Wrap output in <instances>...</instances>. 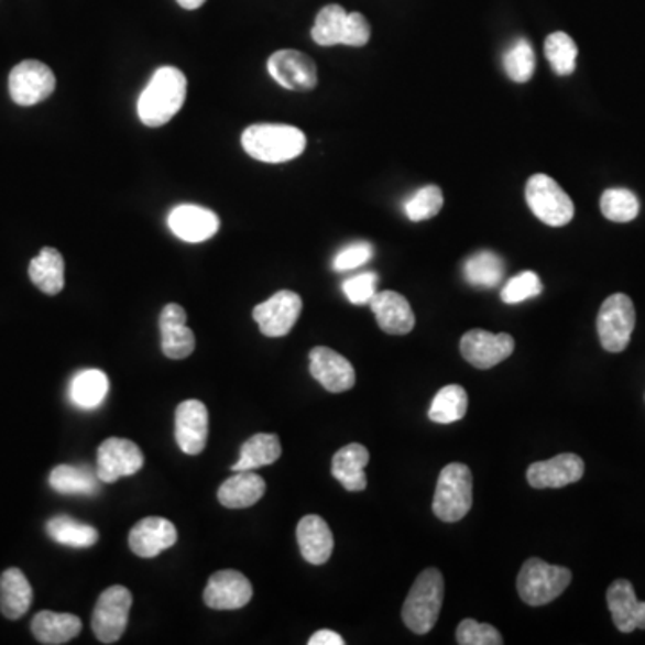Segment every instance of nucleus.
Wrapping results in <instances>:
<instances>
[{
	"label": "nucleus",
	"mask_w": 645,
	"mask_h": 645,
	"mask_svg": "<svg viewBox=\"0 0 645 645\" xmlns=\"http://www.w3.org/2000/svg\"><path fill=\"white\" fill-rule=\"evenodd\" d=\"M602 216L613 222H630L641 212V203L627 188H608L601 196Z\"/></svg>",
	"instance_id": "nucleus-37"
},
{
	"label": "nucleus",
	"mask_w": 645,
	"mask_h": 645,
	"mask_svg": "<svg viewBox=\"0 0 645 645\" xmlns=\"http://www.w3.org/2000/svg\"><path fill=\"white\" fill-rule=\"evenodd\" d=\"M176 539H178V531L174 527L173 522L160 518V516H150V518L136 522L128 536L131 550L140 558L158 556L165 549H171L176 544Z\"/></svg>",
	"instance_id": "nucleus-20"
},
{
	"label": "nucleus",
	"mask_w": 645,
	"mask_h": 645,
	"mask_svg": "<svg viewBox=\"0 0 645 645\" xmlns=\"http://www.w3.org/2000/svg\"><path fill=\"white\" fill-rule=\"evenodd\" d=\"M304 308L299 294L278 291L264 304L253 308V318L265 338H284L293 330Z\"/></svg>",
	"instance_id": "nucleus-11"
},
{
	"label": "nucleus",
	"mask_w": 645,
	"mask_h": 645,
	"mask_svg": "<svg viewBox=\"0 0 645 645\" xmlns=\"http://www.w3.org/2000/svg\"><path fill=\"white\" fill-rule=\"evenodd\" d=\"M47 535L56 544L67 545L73 549H88L97 544L99 533L92 525L74 521L70 516H54L47 522Z\"/></svg>",
	"instance_id": "nucleus-32"
},
{
	"label": "nucleus",
	"mask_w": 645,
	"mask_h": 645,
	"mask_svg": "<svg viewBox=\"0 0 645 645\" xmlns=\"http://www.w3.org/2000/svg\"><path fill=\"white\" fill-rule=\"evenodd\" d=\"M242 147L251 158L264 164H284L298 158L307 147L304 131L289 124H253L241 136Z\"/></svg>",
	"instance_id": "nucleus-2"
},
{
	"label": "nucleus",
	"mask_w": 645,
	"mask_h": 645,
	"mask_svg": "<svg viewBox=\"0 0 645 645\" xmlns=\"http://www.w3.org/2000/svg\"><path fill=\"white\" fill-rule=\"evenodd\" d=\"M81 619L73 613L40 612L31 622V631L40 644L62 645L81 633Z\"/></svg>",
	"instance_id": "nucleus-26"
},
{
	"label": "nucleus",
	"mask_w": 645,
	"mask_h": 645,
	"mask_svg": "<svg viewBox=\"0 0 645 645\" xmlns=\"http://www.w3.org/2000/svg\"><path fill=\"white\" fill-rule=\"evenodd\" d=\"M456 641L461 645H501V633L492 624H482L473 619H464L456 631Z\"/></svg>",
	"instance_id": "nucleus-41"
},
{
	"label": "nucleus",
	"mask_w": 645,
	"mask_h": 645,
	"mask_svg": "<svg viewBox=\"0 0 645 645\" xmlns=\"http://www.w3.org/2000/svg\"><path fill=\"white\" fill-rule=\"evenodd\" d=\"M348 11L339 4H328L319 11L314 22L313 40L321 47L342 45Z\"/></svg>",
	"instance_id": "nucleus-35"
},
{
	"label": "nucleus",
	"mask_w": 645,
	"mask_h": 645,
	"mask_svg": "<svg viewBox=\"0 0 645 645\" xmlns=\"http://www.w3.org/2000/svg\"><path fill=\"white\" fill-rule=\"evenodd\" d=\"M56 76L39 59H24L10 73V96L19 107H34L53 96Z\"/></svg>",
	"instance_id": "nucleus-9"
},
{
	"label": "nucleus",
	"mask_w": 645,
	"mask_h": 645,
	"mask_svg": "<svg viewBox=\"0 0 645 645\" xmlns=\"http://www.w3.org/2000/svg\"><path fill=\"white\" fill-rule=\"evenodd\" d=\"M144 467V453L130 439L108 438L97 448V475L101 482H117Z\"/></svg>",
	"instance_id": "nucleus-12"
},
{
	"label": "nucleus",
	"mask_w": 645,
	"mask_h": 645,
	"mask_svg": "<svg viewBox=\"0 0 645 645\" xmlns=\"http://www.w3.org/2000/svg\"><path fill=\"white\" fill-rule=\"evenodd\" d=\"M99 482L101 479L90 468L70 464H59L48 477L51 488L62 495H96L101 490Z\"/></svg>",
	"instance_id": "nucleus-29"
},
{
	"label": "nucleus",
	"mask_w": 645,
	"mask_h": 645,
	"mask_svg": "<svg viewBox=\"0 0 645 645\" xmlns=\"http://www.w3.org/2000/svg\"><path fill=\"white\" fill-rule=\"evenodd\" d=\"M379 275L376 273H361L352 276L342 284V293L347 296L348 302L353 305H370L371 299L375 296Z\"/></svg>",
	"instance_id": "nucleus-42"
},
{
	"label": "nucleus",
	"mask_w": 645,
	"mask_h": 645,
	"mask_svg": "<svg viewBox=\"0 0 645 645\" xmlns=\"http://www.w3.org/2000/svg\"><path fill=\"white\" fill-rule=\"evenodd\" d=\"M160 334L165 357L179 361L193 356L196 338L193 330L187 327V313L182 305H165L160 314Z\"/></svg>",
	"instance_id": "nucleus-19"
},
{
	"label": "nucleus",
	"mask_w": 645,
	"mask_h": 645,
	"mask_svg": "<svg viewBox=\"0 0 645 645\" xmlns=\"http://www.w3.org/2000/svg\"><path fill=\"white\" fill-rule=\"evenodd\" d=\"M544 291L542 280L535 271H522L502 287L501 298L504 304H522L525 299L536 298Z\"/></svg>",
	"instance_id": "nucleus-40"
},
{
	"label": "nucleus",
	"mask_w": 645,
	"mask_h": 645,
	"mask_svg": "<svg viewBox=\"0 0 645 645\" xmlns=\"http://www.w3.org/2000/svg\"><path fill=\"white\" fill-rule=\"evenodd\" d=\"M176 444L182 452L188 456H198L207 447L208 439V409L199 400H185L176 409Z\"/></svg>",
	"instance_id": "nucleus-14"
},
{
	"label": "nucleus",
	"mask_w": 645,
	"mask_h": 645,
	"mask_svg": "<svg viewBox=\"0 0 645 645\" xmlns=\"http://www.w3.org/2000/svg\"><path fill=\"white\" fill-rule=\"evenodd\" d=\"M445 598V579L438 569H425L416 578L402 608L405 626L416 635L429 633L438 622Z\"/></svg>",
	"instance_id": "nucleus-3"
},
{
	"label": "nucleus",
	"mask_w": 645,
	"mask_h": 645,
	"mask_svg": "<svg viewBox=\"0 0 645 645\" xmlns=\"http://www.w3.org/2000/svg\"><path fill=\"white\" fill-rule=\"evenodd\" d=\"M184 10H198L207 0H176Z\"/></svg>",
	"instance_id": "nucleus-46"
},
{
	"label": "nucleus",
	"mask_w": 645,
	"mask_h": 645,
	"mask_svg": "<svg viewBox=\"0 0 645 645\" xmlns=\"http://www.w3.org/2000/svg\"><path fill=\"white\" fill-rule=\"evenodd\" d=\"M545 56L558 76H570L576 70L578 45L564 31H556L545 40Z\"/></svg>",
	"instance_id": "nucleus-36"
},
{
	"label": "nucleus",
	"mask_w": 645,
	"mask_h": 645,
	"mask_svg": "<svg viewBox=\"0 0 645 645\" xmlns=\"http://www.w3.org/2000/svg\"><path fill=\"white\" fill-rule=\"evenodd\" d=\"M464 278L477 287H496L504 276V262L493 251H479L464 264Z\"/></svg>",
	"instance_id": "nucleus-34"
},
{
	"label": "nucleus",
	"mask_w": 645,
	"mask_h": 645,
	"mask_svg": "<svg viewBox=\"0 0 645 645\" xmlns=\"http://www.w3.org/2000/svg\"><path fill=\"white\" fill-rule=\"evenodd\" d=\"M267 70L280 87L293 92H308L318 85V67L310 56L294 48H282L271 54Z\"/></svg>",
	"instance_id": "nucleus-10"
},
{
	"label": "nucleus",
	"mask_w": 645,
	"mask_h": 645,
	"mask_svg": "<svg viewBox=\"0 0 645 645\" xmlns=\"http://www.w3.org/2000/svg\"><path fill=\"white\" fill-rule=\"evenodd\" d=\"M299 553L310 565L327 564L334 550L332 531L321 516L307 515L299 521L296 529Z\"/></svg>",
	"instance_id": "nucleus-23"
},
{
	"label": "nucleus",
	"mask_w": 645,
	"mask_h": 645,
	"mask_svg": "<svg viewBox=\"0 0 645 645\" xmlns=\"http://www.w3.org/2000/svg\"><path fill=\"white\" fill-rule=\"evenodd\" d=\"M253 598V587L247 576L237 570H221L208 579L203 593L205 604L212 610H241Z\"/></svg>",
	"instance_id": "nucleus-16"
},
{
	"label": "nucleus",
	"mask_w": 645,
	"mask_h": 645,
	"mask_svg": "<svg viewBox=\"0 0 645 645\" xmlns=\"http://www.w3.org/2000/svg\"><path fill=\"white\" fill-rule=\"evenodd\" d=\"M572 581V572L558 565L545 564L544 559L531 558L522 567L516 588L522 601L529 606H545L558 599Z\"/></svg>",
	"instance_id": "nucleus-5"
},
{
	"label": "nucleus",
	"mask_w": 645,
	"mask_h": 645,
	"mask_svg": "<svg viewBox=\"0 0 645 645\" xmlns=\"http://www.w3.org/2000/svg\"><path fill=\"white\" fill-rule=\"evenodd\" d=\"M33 602V588L20 569H8L0 576V610L17 621L24 616Z\"/></svg>",
	"instance_id": "nucleus-27"
},
{
	"label": "nucleus",
	"mask_w": 645,
	"mask_h": 645,
	"mask_svg": "<svg viewBox=\"0 0 645 645\" xmlns=\"http://www.w3.org/2000/svg\"><path fill=\"white\" fill-rule=\"evenodd\" d=\"M265 493V481L253 470L236 472L230 479L222 482L217 499L228 510H247L255 506Z\"/></svg>",
	"instance_id": "nucleus-25"
},
{
	"label": "nucleus",
	"mask_w": 645,
	"mask_h": 645,
	"mask_svg": "<svg viewBox=\"0 0 645 645\" xmlns=\"http://www.w3.org/2000/svg\"><path fill=\"white\" fill-rule=\"evenodd\" d=\"M171 231L185 242H205L212 239L219 230V217L199 205H178L170 214Z\"/></svg>",
	"instance_id": "nucleus-18"
},
{
	"label": "nucleus",
	"mask_w": 645,
	"mask_h": 645,
	"mask_svg": "<svg viewBox=\"0 0 645 645\" xmlns=\"http://www.w3.org/2000/svg\"><path fill=\"white\" fill-rule=\"evenodd\" d=\"M373 256V247L370 242H353L350 247L342 248L338 255L334 256L332 267L339 273L352 271L367 264Z\"/></svg>",
	"instance_id": "nucleus-43"
},
{
	"label": "nucleus",
	"mask_w": 645,
	"mask_h": 645,
	"mask_svg": "<svg viewBox=\"0 0 645 645\" xmlns=\"http://www.w3.org/2000/svg\"><path fill=\"white\" fill-rule=\"evenodd\" d=\"M308 645H345V638L336 631L321 630L310 636Z\"/></svg>",
	"instance_id": "nucleus-45"
},
{
	"label": "nucleus",
	"mask_w": 645,
	"mask_h": 645,
	"mask_svg": "<svg viewBox=\"0 0 645 645\" xmlns=\"http://www.w3.org/2000/svg\"><path fill=\"white\" fill-rule=\"evenodd\" d=\"M536 56L533 45L521 39L504 54V68L511 81L527 83L535 74Z\"/></svg>",
	"instance_id": "nucleus-39"
},
{
	"label": "nucleus",
	"mask_w": 645,
	"mask_h": 645,
	"mask_svg": "<svg viewBox=\"0 0 645 645\" xmlns=\"http://www.w3.org/2000/svg\"><path fill=\"white\" fill-rule=\"evenodd\" d=\"M473 502V477L462 462H450L441 470L434 493V515L439 521L459 522L468 515Z\"/></svg>",
	"instance_id": "nucleus-4"
},
{
	"label": "nucleus",
	"mask_w": 645,
	"mask_h": 645,
	"mask_svg": "<svg viewBox=\"0 0 645 645\" xmlns=\"http://www.w3.org/2000/svg\"><path fill=\"white\" fill-rule=\"evenodd\" d=\"M584 475V461L576 453H559L549 461H538L527 470V482L536 490L564 488L581 481Z\"/></svg>",
	"instance_id": "nucleus-17"
},
{
	"label": "nucleus",
	"mask_w": 645,
	"mask_h": 645,
	"mask_svg": "<svg viewBox=\"0 0 645 645\" xmlns=\"http://www.w3.org/2000/svg\"><path fill=\"white\" fill-rule=\"evenodd\" d=\"M30 278L42 293L56 296L65 287V261L54 248H44L30 264Z\"/></svg>",
	"instance_id": "nucleus-28"
},
{
	"label": "nucleus",
	"mask_w": 645,
	"mask_h": 645,
	"mask_svg": "<svg viewBox=\"0 0 645 645\" xmlns=\"http://www.w3.org/2000/svg\"><path fill=\"white\" fill-rule=\"evenodd\" d=\"M606 601L616 630L622 633L645 630V602L638 601L635 588L627 579L613 581L608 588Z\"/></svg>",
	"instance_id": "nucleus-21"
},
{
	"label": "nucleus",
	"mask_w": 645,
	"mask_h": 645,
	"mask_svg": "<svg viewBox=\"0 0 645 645\" xmlns=\"http://www.w3.org/2000/svg\"><path fill=\"white\" fill-rule=\"evenodd\" d=\"M635 305L626 294H612L601 305L598 316L599 341L610 353H621L630 345L635 330Z\"/></svg>",
	"instance_id": "nucleus-7"
},
{
	"label": "nucleus",
	"mask_w": 645,
	"mask_h": 645,
	"mask_svg": "<svg viewBox=\"0 0 645 645\" xmlns=\"http://www.w3.org/2000/svg\"><path fill=\"white\" fill-rule=\"evenodd\" d=\"M370 462V452L361 444H350L336 452L332 459V475L348 492H364L368 477L364 468Z\"/></svg>",
	"instance_id": "nucleus-24"
},
{
	"label": "nucleus",
	"mask_w": 645,
	"mask_h": 645,
	"mask_svg": "<svg viewBox=\"0 0 645 645\" xmlns=\"http://www.w3.org/2000/svg\"><path fill=\"white\" fill-rule=\"evenodd\" d=\"M310 375L330 393H345L356 385L352 362L332 348L316 347L308 353Z\"/></svg>",
	"instance_id": "nucleus-15"
},
{
	"label": "nucleus",
	"mask_w": 645,
	"mask_h": 645,
	"mask_svg": "<svg viewBox=\"0 0 645 645\" xmlns=\"http://www.w3.org/2000/svg\"><path fill=\"white\" fill-rule=\"evenodd\" d=\"M131 592L124 587H111L97 599L92 616L94 635L102 644H116L128 627L130 619Z\"/></svg>",
	"instance_id": "nucleus-8"
},
{
	"label": "nucleus",
	"mask_w": 645,
	"mask_h": 645,
	"mask_svg": "<svg viewBox=\"0 0 645 645\" xmlns=\"http://www.w3.org/2000/svg\"><path fill=\"white\" fill-rule=\"evenodd\" d=\"M187 99V77L176 67H160L140 94V121L150 128H160L173 119Z\"/></svg>",
	"instance_id": "nucleus-1"
},
{
	"label": "nucleus",
	"mask_w": 645,
	"mask_h": 645,
	"mask_svg": "<svg viewBox=\"0 0 645 645\" xmlns=\"http://www.w3.org/2000/svg\"><path fill=\"white\" fill-rule=\"evenodd\" d=\"M282 456V445L275 434H255L242 445L241 458L231 467L233 472H247L256 468L270 467Z\"/></svg>",
	"instance_id": "nucleus-30"
},
{
	"label": "nucleus",
	"mask_w": 645,
	"mask_h": 645,
	"mask_svg": "<svg viewBox=\"0 0 645 645\" xmlns=\"http://www.w3.org/2000/svg\"><path fill=\"white\" fill-rule=\"evenodd\" d=\"M468 409L467 390L462 385H445L434 396L429 418L434 424L448 425L464 418Z\"/></svg>",
	"instance_id": "nucleus-33"
},
{
	"label": "nucleus",
	"mask_w": 645,
	"mask_h": 645,
	"mask_svg": "<svg viewBox=\"0 0 645 645\" xmlns=\"http://www.w3.org/2000/svg\"><path fill=\"white\" fill-rule=\"evenodd\" d=\"M108 390L110 382L101 370H85L74 376L68 395L77 407L94 409L107 398Z\"/></svg>",
	"instance_id": "nucleus-31"
},
{
	"label": "nucleus",
	"mask_w": 645,
	"mask_h": 645,
	"mask_svg": "<svg viewBox=\"0 0 645 645\" xmlns=\"http://www.w3.org/2000/svg\"><path fill=\"white\" fill-rule=\"evenodd\" d=\"M371 310L375 314L379 327L391 336H405L415 328V313L409 302L395 291H381L370 302Z\"/></svg>",
	"instance_id": "nucleus-22"
},
{
	"label": "nucleus",
	"mask_w": 645,
	"mask_h": 645,
	"mask_svg": "<svg viewBox=\"0 0 645 645\" xmlns=\"http://www.w3.org/2000/svg\"><path fill=\"white\" fill-rule=\"evenodd\" d=\"M441 208L444 193L436 185L419 188L404 205L405 216L413 222L427 221L430 217L438 216Z\"/></svg>",
	"instance_id": "nucleus-38"
},
{
	"label": "nucleus",
	"mask_w": 645,
	"mask_h": 645,
	"mask_svg": "<svg viewBox=\"0 0 645 645\" xmlns=\"http://www.w3.org/2000/svg\"><path fill=\"white\" fill-rule=\"evenodd\" d=\"M371 28L368 24L367 17L362 13H348L347 28L342 36V45L348 47H362L370 42Z\"/></svg>",
	"instance_id": "nucleus-44"
},
{
	"label": "nucleus",
	"mask_w": 645,
	"mask_h": 645,
	"mask_svg": "<svg viewBox=\"0 0 645 645\" xmlns=\"http://www.w3.org/2000/svg\"><path fill=\"white\" fill-rule=\"evenodd\" d=\"M525 199L531 212L549 227H565L572 221L576 214V207L569 194L565 193L564 188L559 187L547 174L531 176L525 185Z\"/></svg>",
	"instance_id": "nucleus-6"
},
{
	"label": "nucleus",
	"mask_w": 645,
	"mask_h": 645,
	"mask_svg": "<svg viewBox=\"0 0 645 645\" xmlns=\"http://www.w3.org/2000/svg\"><path fill=\"white\" fill-rule=\"evenodd\" d=\"M515 352V339L510 334H492L487 330H470L461 339V353L464 361L479 370L506 361Z\"/></svg>",
	"instance_id": "nucleus-13"
}]
</instances>
